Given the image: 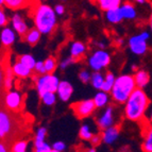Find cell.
Here are the masks:
<instances>
[{"mask_svg": "<svg viewBox=\"0 0 152 152\" xmlns=\"http://www.w3.org/2000/svg\"><path fill=\"white\" fill-rule=\"evenodd\" d=\"M46 134H47V130L45 128H39L36 132V135H35V138H34V146L35 148L39 147L42 145L45 142V137Z\"/></svg>", "mask_w": 152, "mask_h": 152, "instance_id": "28", "label": "cell"}, {"mask_svg": "<svg viewBox=\"0 0 152 152\" xmlns=\"http://www.w3.org/2000/svg\"><path fill=\"white\" fill-rule=\"evenodd\" d=\"M15 114L16 113L0 105V142L7 145L17 138L16 135L19 126Z\"/></svg>", "mask_w": 152, "mask_h": 152, "instance_id": "3", "label": "cell"}, {"mask_svg": "<svg viewBox=\"0 0 152 152\" xmlns=\"http://www.w3.org/2000/svg\"><path fill=\"white\" fill-rule=\"evenodd\" d=\"M64 149H65V144L63 142H56L53 144V150L62 152Z\"/></svg>", "mask_w": 152, "mask_h": 152, "instance_id": "39", "label": "cell"}, {"mask_svg": "<svg viewBox=\"0 0 152 152\" xmlns=\"http://www.w3.org/2000/svg\"><path fill=\"white\" fill-rule=\"evenodd\" d=\"M33 70L37 72L38 75H45L46 74V69H45V66H44V62H36L35 66H34V69Z\"/></svg>", "mask_w": 152, "mask_h": 152, "instance_id": "34", "label": "cell"}, {"mask_svg": "<svg viewBox=\"0 0 152 152\" xmlns=\"http://www.w3.org/2000/svg\"><path fill=\"white\" fill-rule=\"evenodd\" d=\"M0 152H9V148L5 142H0Z\"/></svg>", "mask_w": 152, "mask_h": 152, "instance_id": "42", "label": "cell"}, {"mask_svg": "<svg viewBox=\"0 0 152 152\" xmlns=\"http://www.w3.org/2000/svg\"><path fill=\"white\" fill-rule=\"evenodd\" d=\"M28 147L27 140H17L14 142L12 147V152H26Z\"/></svg>", "mask_w": 152, "mask_h": 152, "instance_id": "31", "label": "cell"}, {"mask_svg": "<svg viewBox=\"0 0 152 152\" xmlns=\"http://www.w3.org/2000/svg\"><path fill=\"white\" fill-rule=\"evenodd\" d=\"M3 102H4V107L14 113H18L23 107V96L17 91H7L3 98Z\"/></svg>", "mask_w": 152, "mask_h": 152, "instance_id": "9", "label": "cell"}, {"mask_svg": "<svg viewBox=\"0 0 152 152\" xmlns=\"http://www.w3.org/2000/svg\"><path fill=\"white\" fill-rule=\"evenodd\" d=\"M3 68V89L4 91H10L13 86V82H14V71L13 68L8 64V61L2 66Z\"/></svg>", "mask_w": 152, "mask_h": 152, "instance_id": "11", "label": "cell"}, {"mask_svg": "<svg viewBox=\"0 0 152 152\" xmlns=\"http://www.w3.org/2000/svg\"><path fill=\"white\" fill-rule=\"evenodd\" d=\"M33 0H4V5L10 10H20L32 4Z\"/></svg>", "mask_w": 152, "mask_h": 152, "instance_id": "20", "label": "cell"}, {"mask_svg": "<svg viewBox=\"0 0 152 152\" xmlns=\"http://www.w3.org/2000/svg\"><path fill=\"white\" fill-rule=\"evenodd\" d=\"M4 4V0H0V5H3Z\"/></svg>", "mask_w": 152, "mask_h": 152, "instance_id": "48", "label": "cell"}, {"mask_svg": "<svg viewBox=\"0 0 152 152\" xmlns=\"http://www.w3.org/2000/svg\"><path fill=\"white\" fill-rule=\"evenodd\" d=\"M150 38V34L147 31L132 36L129 39L130 50L136 56H142L148 50V41Z\"/></svg>", "mask_w": 152, "mask_h": 152, "instance_id": "6", "label": "cell"}, {"mask_svg": "<svg viewBox=\"0 0 152 152\" xmlns=\"http://www.w3.org/2000/svg\"><path fill=\"white\" fill-rule=\"evenodd\" d=\"M94 102H95L96 107H104V105L107 104V102H109V95H107V93H105V91H99L98 94L95 96Z\"/></svg>", "mask_w": 152, "mask_h": 152, "instance_id": "26", "label": "cell"}, {"mask_svg": "<svg viewBox=\"0 0 152 152\" xmlns=\"http://www.w3.org/2000/svg\"><path fill=\"white\" fill-rule=\"evenodd\" d=\"M41 35H42V33L39 32L36 28L30 29V30H28V32L23 35V41H25L26 43H28L29 45L34 46L39 42Z\"/></svg>", "mask_w": 152, "mask_h": 152, "instance_id": "21", "label": "cell"}, {"mask_svg": "<svg viewBox=\"0 0 152 152\" xmlns=\"http://www.w3.org/2000/svg\"><path fill=\"white\" fill-rule=\"evenodd\" d=\"M79 135H80V137H81L82 140H91V138L93 137V133L91 132V130H89V127L87 126V124H83L81 127V129H80V132H79Z\"/></svg>", "mask_w": 152, "mask_h": 152, "instance_id": "32", "label": "cell"}, {"mask_svg": "<svg viewBox=\"0 0 152 152\" xmlns=\"http://www.w3.org/2000/svg\"><path fill=\"white\" fill-rule=\"evenodd\" d=\"M87 152H96V150H95V149H94V148H91V149L87 150Z\"/></svg>", "mask_w": 152, "mask_h": 152, "instance_id": "47", "label": "cell"}, {"mask_svg": "<svg viewBox=\"0 0 152 152\" xmlns=\"http://www.w3.org/2000/svg\"><path fill=\"white\" fill-rule=\"evenodd\" d=\"M119 136V128L116 126H112V127L107 128L103 131L102 133V140L105 144L111 145L115 142Z\"/></svg>", "mask_w": 152, "mask_h": 152, "instance_id": "14", "label": "cell"}, {"mask_svg": "<svg viewBox=\"0 0 152 152\" xmlns=\"http://www.w3.org/2000/svg\"><path fill=\"white\" fill-rule=\"evenodd\" d=\"M142 150L144 152H152V124H148L142 132Z\"/></svg>", "mask_w": 152, "mask_h": 152, "instance_id": "15", "label": "cell"}, {"mask_svg": "<svg viewBox=\"0 0 152 152\" xmlns=\"http://www.w3.org/2000/svg\"><path fill=\"white\" fill-rule=\"evenodd\" d=\"M3 68L2 67H0V91L3 89ZM4 91V89H3Z\"/></svg>", "mask_w": 152, "mask_h": 152, "instance_id": "41", "label": "cell"}, {"mask_svg": "<svg viewBox=\"0 0 152 152\" xmlns=\"http://www.w3.org/2000/svg\"><path fill=\"white\" fill-rule=\"evenodd\" d=\"M102 140V135H93L91 138V142L93 146H98Z\"/></svg>", "mask_w": 152, "mask_h": 152, "instance_id": "38", "label": "cell"}, {"mask_svg": "<svg viewBox=\"0 0 152 152\" xmlns=\"http://www.w3.org/2000/svg\"><path fill=\"white\" fill-rule=\"evenodd\" d=\"M12 27L19 35L23 36L26 33L28 32V25L23 20V18L19 14H14L12 17Z\"/></svg>", "mask_w": 152, "mask_h": 152, "instance_id": "12", "label": "cell"}, {"mask_svg": "<svg viewBox=\"0 0 152 152\" xmlns=\"http://www.w3.org/2000/svg\"><path fill=\"white\" fill-rule=\"evenodd\" d=\"M32 18L42 34H50L56 28V13L48 4L38 3L32 9Z\"/></svg>", "mask_w": 152, "mask_h": 152, "instance_id": "2", "label": "cell"}, {"mask_svg": "<svg viewBox=\"0 0 152 152\" xmlns=\"http://www.w3.org/2000/svg\"><path fill=\"white\" fill-rule=\"evenodd\" d=\"M44 66L47 74H52L56 68V60L53 56H49L44 61Z\"/></svg>", "mask_w": 152, "mask_h": 152, "instance_id": "30", "label": "cell"}, {"mask_svg": "<svg viewBox=\"0 0 152 152\" xmlns=\"http://www.w3.org/2000/svg\"><path fill=\"white\" fill-rule=\"evenodd\" d=\"M58 97L61 99L62 101H68L70 99L71 95H72V91H74V88L71 86V84L67 81H61L58 83Z\"/></svg>", "mask_w": 152, "mask_h": 152, "instance_id": "13", "label": "cell"}, {"mask_svg": "<svg viewBox=\"0 0 152 152\" xmlns=\"http://www.w3.org/2000/svg\"><path fill=\"white\" fill-rule=\"evenodd\" d=\"M58 79L52 74L42 75L39 78L36 80V88L39 96H43L46 93H56L58 91Z\"/></svg>", "mask_w": 152, "mask_h": 152, "instance_id": "5", "label": "cell"}, {"mask_svg": "<svg viewBox=\"0 0 152 152\" xmlns=\"http://www.w3.org/2000/svg\"><path fill=\"white\" fill-rule=\"evenodd\" d=\"M17 61H19L20 63H23L25 66H27L28 68L30 69H34V66H35L36 62L35 60H34V58H33L32 56H30V54H23V56H18Z\"/></svg>", "mask_w": 152, "mask_h": 152, "instance_id": "27", "label": "cell"}, {"mask_svg": "<svg viewBox=\"0 0 152 152\" xmlns=\"http://www.w3.org/2000/svg\"><path fill=\"white\" fill-rule=\"evenodd\" d=\"M13 71H14V75L19 78H28V77L31 76L32 74V69L28 68L27 66H25L23 63L18 61L16 62L14 65H13Z\"/></svg>", "mask_w": 152, "mask_h": 152, "instance_id": "22", "label": "cell"}, {"mask_svg": "<svg viewBox=\"0 0 152 152\" xmlns=\"http://www.w3.org/2000/svg\"><path fill=\"white\" fill-rule=\"evenodd\" d=\"M91 75L88 74V71L86 70H81L80 71V74H79V78L81 80L83 83H87V82L91 80Z\"/></svg>", "mask_w": 152, "mask_h": 152, "instance_id": "35", "label": "cell"}, {"mask_svg": "<svg viewBox=\"0 0 152 152\" xmlns=\"http://www.w3.org/2000/svg\"><path fill=\"white\" fill-rule=\"evenodd\" d=\"M51 150L52 149L50 148V146L48 144H46V142H44L39 147L35 148V152H50Z\"/></svg>", "mask_w": 152, "mask_h": 152, "instance_id": "37", "label": "cell"}, {"mask_svg": "<svg viewBox=\"0 0 152 152\" xmlns=\"http://www.w3.org/2000/svg\"><path fill=\"white\" fill-rule=\"evenodd\" d=\"M0 41L4 47H10L15 42V33L11 28H4L1 31Z\"/></svg>", "mask_w": 152, "mask_h": 152, "instance_id": "17", "label": "cell"}, {"mask_svg": "<svg viewBox=\"0 0 152 152\" xmlns=\"http://www.w3.org/2000/svg\"><path fill=\"white\" fill-rule=\"evenodd\" d=\"M98 128L102 131H104L107 128L112 127L114 124V107H109L104 113L97 119Z\"/></svg>", "mask_w": 152, "mask_h": 152, "instance_id": "10", "label": "cell"}, {"mask_svg": "<svg viewBox=\"0 0 152 152\" xmlns=\"http://www.w3.org/2000/svg\"><path fill=\"white\" fill-rule=\"evenodd\" d=\"M134 80H135V84H136V87L144 88L145 86H147L148 83L150 82V76L147 71L137 70L136 74L134 75Z\"/></svg>", "mask_w": 152, "mask_h": 152, "instance_id": "19", "label": "cell"}, {"mask_svg": "<svg viewBox=\"0 0 152 152\" xmlns=\"http://www.w3.org/2000/svg\"><path fill=\"white\" fill-rule=\"evenodd\" d=\"M124 152H129V151H124Z\"/></svg>", "mask_w": 152, "mask_h": 152, "instance_id": "50", "label": "cell"}, {"mask_svg": "<svg viewBox=\"0 0 152 152\" xmlns=\"http://www.w3.org/2000/svg\"><path fill=\"white\" fill-rule=\"evenodd\" d=\"M41 98L46 105H52L56 102V95H54V93H51V91L44 94Z\"/></svg>", "mask_w": 152, "mask_h": 152, "instance_id": "33", "label": "cell"}, {"mask_svg": "<svg viewBox=\"0 0 152 152\" xmlns=\"http://www.w3.org/2000/svg\"><path fill=\"white\" fill-rule=\"evenodd\" d=\"M133 1H135L137 3H145V0H133Z\"/></svg>", "mask_w": 152, "mask_h": 152, "instance_id": "45", "label": "cell"}, {"mask_svg": "<svg viewBox=\"0 0 152 152\" xmlns=\"http://www.w3.org/2000/svg\"><path fill=\"white\" fill-rule=\"evenodd\" d=\"M41 1H43V0H41Z\"/></svg>", "mask_w": 152, "mask_h": 152, "instance_id": "51", "label": "cell"}, {"mask_svg": "<svg viewBox=\"0 0 152 152\" xmlns=\"http://www.w3.org/2000/svg\"><path fill=\"white\" fill-rule=\"evenodd\" d=\"M105 16H107V19L112 23H119L120 21L124 19L121 14V11H120V8H115L112 9V10H109L105 12Z\"/></svg>", "mask_w": 152, "mask_h": 152, "instance_id": "24", "label": "cell"}, {"mask_svg": "<svg viewBox=\"0 0 152 152\" xmlns=\"http://www.w3.org/2000/svg\"><path fill=\"white\" fill-rule=\"evenodd\" d=\"M8 17H7V14L4 13V11L0 8V27H5L8 25Z\"/></svg>", "mask_w": 152, "mask_h": 152, "instance_id": "36", "label": "cell"}, {"mask_svg": "<svg viewBox=\"0 0 152 152\" xmlns=\"http://www.w3.org/2000/svg\"><path fill=\"white\" fill-rule=\"evenodd\" d=\"M85 50H86V47H85V45L83 43H81V42H75L71 45L70 48V58L75 62H77L78 60L82 58V56L85 53Z\"/></svg>", "mask_w": 152, "mask_h": 152, "instance_id": "16", "label": "cell"}, {"mask_svg": "<svg viewBox=\"0 0 152 152\" xmlns=\"http://www.w3.org/2000/svg\"><path fill=\"white\" fill-rule=\"evenodd\" d=\"M71 62H75L71 58H68V60H65V61L62 62V63H61V67H62V68H65L66 66H68L69 64L71 63Z\"/></svg>", "mask_w": 152, "mask_h": 152, "instance_id": "43", "label": "cell"}, {"mask_svg": "<svg viewBox=\"0 0 152 152\" xmlns=\"http://www.w3.org/2000/svg\"><path fill=\"white\" fill-rule=\"evenodd\" d=\"M115 80H116V77L114 76L113 72H110V71L107 72V75L104 77L103 84H102L101 86V91H105V93H111L112 88L114 86Z\"/></svg>", "mask_w": 152, "mask_h": 152, "instance_id": "25", "label": "cell"}, {"mask_svg": "<svg viewBox=\"0 0 152 152\" xmlns=\"http://www.w3.org/2000/svg\"><path fill=\"white\" fill-rule=\"evenodd\" d=\"M149 124H152V111H151V113H150V116H149Z\"/></svg>", "mask_w": 152, "mask_h": 152, "instance_id": "44", "label": "cell"}, {"mask_svg": "<svg viewBox=\"0 0 152 152\" xmlns=\"http://www.w3.org/2000/svg\"><path fill=\"white\" fill-rule=\"evenodd\" d=\"M50 152H60V151H56V150H53V149H52V150H51Z\"/></svg>", "mask_w": 152, "mask_h": 152, "instance_id": "49", "label": "cell"}, {"mask_svg": "<svg viewBox=\"0 0 152 152\" xmlns=\"http://www.w3.org/2000/svg\"><path fill=\"white\" fill-rule=\"evenodd\" d=\"M150 28H151L152 31V13H151V16H150Z\"/></svg>", "mask_w": 152, "mask_h": 152, "instance_id": "46", "label": "cell"}, {"mask_svg": "<svg viewBox=\"0 0 152 152\" xmlns=\"http://www.w3.org/2000/svg\"><path fill=\"white\" fill-rule=\"evenodd\" d=\"M71 109L79 119H83V118H86L89 115L93 114V112L96 109V105H95L94 100L88 99V100L75 102L71 104Z\"/></svg>", "mask_w": 152, "mask_h": 152, "instance_id": "7", "label": "cell"}, {"mask_svg": "<svg viewBox=\"0 0 152 152\" xmlns=\"http://www.w3.org/2000/svg\"><path fill=\"white\" fill-rule=\"evenodd\" d=\"M136 88L134 76L132 75H121L116 78L114 86L111 91L112 99L116 103L124 104L127 102L130 95Z\"/></svg>", "mask_w": 152, "mask_h": 152, "instance_id": "4", "label": "cell"}, {"mask_svg": "<svg viewBox=\"0 0 152 152\" xmlns=\"http://www.w3.org/2000/svg\"><path fill=\"white\" fill-rule=\"evenodd\" d=\"M119 8H120V11H121L124 19H134V18L136 17L135 8L133 7V4H131L130 2L124 3V4L120 5Z\"/></svg>", "mask_w": 152, "mask_h": 152, "instance_id": "23", "label": "cell"}, {"mask_svg": "<svg viewBox=\"0 0 152 152\" xmlns=\"http://www.w3.org/2000/svg\"><path fill=\"white\" fill-rule=\"evenodd\" d=\"M91 1L105 12L112 9L118 8L121 4V0H91Z\"/></svg>", "mask_w": 152, "mask_h": 152, "instance_id": "18", "label": "cell"}, {"mask_svg": "<svg viewBox=\"0 0 152 152\" xmlns=\"http://www.w3.org/2000/svg\"><path fill=\"white\" fill-rule=\"evenodd\" d=\"M149 103L150 100L147 94L142 88L136 87L124 103L126 118L131 121H142L149 107Z\"/></svg>", "mask_w": 152, "mask_h": 152, "instance_id": "1", "label": "cell"}, {"mask_svg": "<svg viewBox=\"0 0 152 152\" xmlns=\"http://www.w3.org/2000/svg\"><path fill=\"white\" fill-rule=\"evenodd\" d=\"M54 12H56L58 15H63L64 12H65V8H64V5L56 4V8H54Z\"/></svg>", "mask_w": 152, "mask_h": 152, "instance_id": "40", "label": "cell"}, {"mask_svg": "<svg viewBox=\"0 0 152 152\" xmlns=\"http://www.w3.org/2000/svg\"><path fill=\"white\" fill-rule=\"evenodd\" d=\"M103 80H104V77L102 76L99 71H96V72L91 75V84H93V86L97 89H101L102 84H103Z\"/></svg>", "mask_w": 152, "mask_h": 152, "instance_id": "29", "label": "cell"}, {"mask_svg": "<svg viewBox=\"0 0 152 152\" xmlns=\"http://www.w3.org/2000/svg\"><path fill=\"white\" fill-rule=\"evenodd\" d=\"M89 66L96 71L105 68L111 63V56L105 50H97L89 58Z\"/></svg>", "mask_w": 152, "mask_h": 152, "instance_id": "8", "label": "cell"}]
</instances>
